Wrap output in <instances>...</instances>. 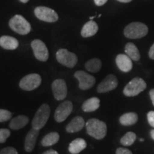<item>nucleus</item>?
<instances>
[{
	"instance_id": "nucleus-1",
	"label": "nucleus",
	"mask_w": 154,
	"mask_h": 154,
	"mask_svg": "<svg viewBox=\"0 0 154 154\" xmlns=\"http://www.w3.org/2000/svg\"><path fill=\"white\" fill-rule=\"evenodd\" d=\"M87 134L97 140H101L107 133L106 124L103 121L96 119H91L86 124Z\"/></svg>"
},
{
	"instance_id": "nucleus-2",
	"label": "nucleus",
	"mask_w": 154,
	"mask_h": 154,
	"mask_svg": "<svg viewBox=\"0 0 154 154\" xmlns=\"http://www.w3.org/2000/svg\"><path fill=\"white\" fill-rule=\"evenodd\" d=\"M148 32V26L140 22H132L127 25L124 29L125 36L131 39L144 37Z\"/></svg>"
},
{
	"instance_id": "nucleus-3",
	"label": "nucleus",
	"mask_w": 154,
	"mask_h": 154,
	"mask_svg": "<svg viewBox=\"0 0 154 154\" xmlns=\"http://www.w3.org/2000/svg\"><path fill=\"white\" fill-rule=\"evenodd\" d=\"M9 25L11 29L21 35H26L32 29L29 22L24 17L18 14L15 15L9 20Z\"/></svg>"
},
{
	"instance_id": "nucleus-4",
	"label": "nucleus",
	"mask_w": 154,
	"mask_h": 154,
	"mask_svg": "<svg viewBox=\"0 0 154 154\" xmlns=\"http://www.w3.org/2000/svg\"><path fill=\"white\" fill-rule=\"evenodd\" d=\"M50 116V107L47 103H44L35 113L32 120V127L36 130L42 129L45 126Z\"/></svg>"
},
{
	"instance_id": "nucleus-5",
	"label": "nucleus",
	"mask_w": 154,
	"mask_h": 154,
	"mask_svg": "<svg viewBox=\"0 0 154 154\" xmlns=\"http://www.w3.org/2000/svg\"><path fill=\"white\" fill-rule=\"evenodd\" d=\"M146 88V83L141 78H134L125 86L124 94L128 97L136 96L143 91Z\"/></svg>"
},
{
	"instance_id": "nucleus-6",
	"label": "nucleus",
	"mask_w": 154,
	"mask_h": 154,
	"mask_svg": "<svg viewBox=\"0 0 154 154\" xmlns=\"http://www.w3.org/2000/svg\"><path fill=\"white\" fill-rule=\"evenodd\" d=\"M56 57L59 63L68 68H74L78 61V58L74 53L70 52L65 49L58 50Z\"/></svg>"
},
{
	"instance_id": "nucleus-7",
	"label": "nucleus",
	"mask_w": 154,
	"mask_h": 154,
	"mask_svg": "<svg viewBox=\"0 0 154 154\" xmlns=\"http://www.w3.org/2000/svg\"><path fill=\"white\" fill-rule=\"evenodd\" d=\"M42 83V77L37 74H31L21 79L19 87L24 91H32L40 86Z\"/></svg>"
},
{
	"instance_id": "nucleus-8",
	"label": "nucleus",
	"mask_w": 154,
	"mask_h": 154,
	"mask_svg": "<svg viewBox=\"0 0 154 154\" xmlns=\"http://www.w3.org/2000/svg\"><path fill=\"white\" fill-rule=\"evenodd\" d=\"M35 16L40 20L46 22H55L59 19L57 12L47 7H38L34 9Z\"/></svg>"
},
{
	"instance_id": "nucleus-9",
	"label": "nucleus",
	"mask_w": 154,
	"mask_h": 154,
	"mask_svg": "<svg viewBox=\"0 0 154 154\" xmlns=\"http://www.w3.org/2000/svg\"><path fill=\"white\" fill-rule=\"evenodd\" d=\"M73 110V104L70 101H63L56 109L54 113L55 121L58 123L64 121L68 118Z\"/></svg>"
},
{
	"instance_id": "nucleus-10",
	"label": "nucleus",
	"mask_w": 154,
	"mask_h": 154,
	"mask_svg": "<svg viewBox=\"0 0 154 154\" xmlns=\"http://www.w3.org/2000/svg\"><path fill=\"white\" fill-rule=\"evenodd\" d=\"M32 49H33L34 54L36 59L41 61H46L49 58V51L43 42L39 39H35L31 43Z\"/></svg>"
},
{
	"instance_id": "nucleus-11",
	"label": "nucleus",
	"mask_w": 154,
	"mask_h": 154,
	"mask_svg": "<svg viewBox=\"0 0 154 154\" xmlns=\"http://www.w3.org/2000/svg\"><path fill=\"white\" fill-rule=\"evenodd\" d=\"M74 77L79 81V87L82 90L89 89L96 83V79L84 71H77L75 72Z\"/></svg>"
},
{
	"instance_id": "nucleus-12",
	"label": "nucleus",
	"mask_w": 154,
	"mask_h": 154,
	"mask_svg": "<svg viewBox=\"0 0 154 154\" xmlns=\"http://www.w3.org/2000/svg\"><path fill=\"white\" fill-rule=\"evenodd\" d=\"M52 91L54 98L58 101H62L67 96V86L63 79H56L52 83Z\"/></svg>"
},
{
	"instance_id": "nucleus-13",
	"label": "nucleus",
	"mask_w": 154,
	"mask_h": 154,
	"mask_svg": "<svg viewBox=\"0 0 154 154\" xmlns=\"http://www.w3.org/2000/svg\"><path fill=\"white\" fill-rule=\"evenodd\" d=\"M118 80L113 74H109L98 85V93H106L112 91L118 86Z\"/></svg>"
},
{
	"instance_id": "nucleus-14",
	"label": "nucleus",
	"mask_w": 154,
	"mask_h": 154,
	"mask_svg": "<svg viewBox=\"0 0 154 154\" xmlns=\"http://www.w3.org/2000/svg\"><path fill=\"white\" fill-rule=\"evenodd\" d=\"M132 59L126 54H119L116 58L117 66L123 72H128L133 68Z\"/></svg>"
},
{
	"instance_id": "nucleus-15",
	"label": "nucleus",
	"mask_w": 154,
	"mask_h": 154,
	"mask_svg": "<svg viewBox=\"0 0 154 154\" xmlns=\"http://www.w3.org/2000/svg\"><path fill=\"white\" fill-rule=\"evenodd\" d=\"M38 131L32 128L26 135L24 141V149L26 152H32L34 150L38 136Z\"/></svg>"
},
{
	"instance_id": "nucleus-16",
	"label": "nucleus",
	"mask_w": 154,
	"mask_h": 154,
	"mask_svg": "<svg viewBox=\"0 0 154 154\" xmlns=\"http://www.w3.org/2000/svg\"><path fill=\"white\" fill-rule=\"evenodd\" d=\"M85 122L82 116H76L69 123L66 127V130L69 133H76L80 131L84 128Z\"/></svg>"
},
{
	"instance_id": "nucleus-17",
	"label": "nucleus",
	"mask_w": 154,
	"mask_h": 154,
	"mask_svg": "<svg viewBox=\"0 0 154 154\" xmlns=\"http://www.w3.org/2000/svg\"><path fill=\"white\" fill-rule=\"evenodd\" d=\"M98 30H99V26L94 21H89V22H86L83 26L81 34L83 37H90L97 33Z\"/></svg>"
},
{
	"instance_id": "nucleus-18",
	"label": "nucleus",
	"mask_w": 154,
	"mask_h": 154,
	"mask_svg": "<svg viewBox=\"0 0 154 154\" xmlns=\"http://www.w3.org/2000/svg\"><path fill=\"white\" fill-rule=\"evenodd\" d=\"M0 46L5 49L14 50L19 47V42L12 36H2L0 37Z\"/></svg>"
},
{
	"instance_id": "nucleus-19",
	"label": "nucleus",
	"mask_w": 154,
	"mask_h": 154,
	"mask_svg": "<svg viewBox=\"0 0 154 154\" xmlns=\"http://www.w3.org/2000/svg\"><path fill=\"white\" fill-rule=\"evenodd\" d=\"M86 140L83 138H78L71 142L69 146V151L72 154H78L86 148Z\"/></svg>"
},
{
	"instance_id": "nucleus-20",
	"label": "nucleus",
	"mask_w": 154,
	"mask_h": 154,
	"mask_svg": "<svg viewBox=\"0 0 154 154\" xmlns=\"http://www.w3.org/2000/svg\"><path fill=\"white\" fill-rule=\"evenodd\" d=\"M29 121V119L27 116L24 115H19L18 116L11 119L10 124H9V127L12 130L21 129L28 124Z\"/></svg>"
},
{
	"instance_id": "nucleus-21",
	"label": "nucleus",
	"mask_w": 154,
	"mask_h": 154,
	"mask_svg": "<svg viewBox=\"0 0 154 154\" xmlns=\"http://www.w3.org/2000/svg\"><path fill=\"white\" fill-rule=\"evenodd\" d=\"M100 106V100L97 97H92L86 100L82 104V110L84 112H93Z\"/></svg>"
},
{
	"instance_id": "nucleus-22",
	"label": "nucleus",
	"mask_w": 154,
	"mask_h": 154,
	"mask_svg": "<svg viewBox=\"0 0 154 154\" xmlns=\"http://www.w3.org/2000/svg\"><path fill=\"white\" fill-rule=\"evenodd\" d=\"M125 52H126V54L132 60L137 61L140 59V56L139 51H138L136 46L131 42L126 44V45L125 46Z\"/></svg>"
},
{
	"instance_id": "nucleus-23",
	"label": "nucleus",
	"mask_w": 154,
	"mask_h": 154,
	"mask_svg": "<svg viewBox=\"0 0 154 154\" xmlns=\"http://www.w3.org/2000/svg\"><path fill=\"white\" fill-rule=\"evenodd\" d=\"M119 121L123 126H131L138 121V115L133 112L124 113L120 117Z\"/></svg>"
},
{
	"instance_id": "nucleus-24",
	"label": "nucleus",
	"mask_w": 154,
	"mask_h": 154,
	"mask_svg": "<svg viewBox=\"0 0 154 154\" xmlns=\"http://www.w3.org/2000/svg\"><path fill=\"white\" fill-rule=\"evenodd\" d=\"M59 134L57 132H51L46 135L42 140V145L45 147L54 145L59 141Z\"/></svg>"
},
{
	"instance_id": "nucleus-25",
	"label": "nucleus",
	"mask_w": 154,
	"mask_h": 154,
	"mask_svg": "<svg viewBox=\"0 0 154 154\" xmlns=\"http://www.w3.org/2000/svg\"><path fill=\"white\" fill-rule=\"evenodd\" d=\"M101 61L97 58L90 59L85 63V68L87 71L92 73L98 72L101 68Z\"/></svg>"
},
{
	"instance_id": "nucleus-26",
	"label": "nucleus",
	"mask_w": 154,
	"mask_h": 154,
	"mask_svg": "<svg viewBox=\"0 0 154 154\" xmlns=\"http://www.w3.org/2000/svg\"><path fill=\"white\" fill-rule=\"evenodd\" d=\"M136 139V135L134 132H128L121 138V143L124 146H132Z\"/></svg>"
},
{
	"instance_id": "nucleus-27",
	"label": "nucleus",
	"mask_w": 154,
	"mask_h": 154,
	"mask_svg": "<svg viewBox=\"0 0 154 154\" xmlns=\"http://www.w3.org/2000/svg\"><path fill=\"white\" fill-rule=\"evenodd\" d=\"M11 113L6 109H0V122L7 121L11 118Z\"/></svg>"
},
{
	"instance_id": "nucleus-28",
	"label": "nucleus",
	"mask_w": 154,
	"mask_h": 154,
	"mask_svg": "<svg viewBox=\"0 0 154 154\" xmlns=\"http://www.w3.org/2000/svg\"><path fill=\"white\" fill-rule=\"evenodd\" d=\"M11 132L7 128H1L0 129V143H3L7 140L10 136Z\"/></svg>"
},
{
	"instance_id": "nucleus-29",
	"label": "nucleus",
	"mask_w": 154,
	"mask_h": 154,
	"mask_svg": "<svg viewBox=\"0 0 154 154\" xmlns=\"http://www.w3.org/2000/svg\"><path fill=\"white\" fill-rule=\"evenodd\" d=\"M0 154H18V152L13 147H6L0 151Z\"/></svg>"
},
{
	"instance_id": "nucleus-30",
	"label": "nucleus",
	"mask_w": 154,
	"mask_h": 154,
	"mask_svg": "<svg viewBox=\"0 0 154 154\" xmlns=\"http://www.w3.org/2000/svg\"><path fill=\"white\" fill-rule=\"evenodd\" d=\"M147 119L149 124L154 128V111H149L147 114Z\"/></svg>"
},
{
	"instance_id": "nucleus-31",
	"label": "nucleus",
	"mask_w": 154,
	"mask_h": 154,
	"mask_svg": "<svg viewBox=\"0 0 154 154\" xmlns=\"http://www.w3.org/2000/svg\"><path fill=\"white\" fill-rule=\"evenodd\" d=\"M116 154H133L130 150L124 148H118L116 151Z\"/></svg>"
},
{
	"instance_id": "nucleus-32",
	"label": "nucleus",
	"mask_w": 154,
	"mask_h": 154,
	"mask_svg": "<svg viewBox=\"0 0 154 154\" xmlns=\"http://www.w3.org/2000/svg\"><path fill=\"white\" fill-rule=\"evenodd\" d=\"M149 56L150 59H153L154 60V44L151 46V47L150 48L149 52Z\"/></svg>"
},
{
	"instance_id": "nucleus-33",
	"label": "nucleus",
	"mask_w": 154,
	"mask_h": 154,
	"mask_svg": "<svg viewBox=\"0 0 154 154\" xmlns=\"http://www.w3.org/2000/svg\"><path fill=\"white\" fill-rule=\"evenodd\" d=\"M108 0H94V2L97 6H102L106 3Z\"/></svg>"
},
{
	"instance_id": "nucleus-34",
	"label": "nucleus",
	"mask_w": 154,
	"mask_h": 154,
	"mask_svg": "<svg viewBox=\"0 0 154 154\" xmlns=\"http://www.w3.org/2000/svg\"><path fill=\"white\" fill-rule=\"evenodd\" d=\"M149 95H150V98H151V100L152 101V103H153V105L154 106V88L150 90Z\"/></svg>"
},
{
	"instance_id": "nucleus-35",
	"label": "nucleus",
	"mask_w": 154,
	"mask_h": 154,
	"mask_svg": "<svg viewBox=\"0 0 154 154\" xmlns=\"http://www.w3.org/2000/svg\"><path fill=\"white\" fill-rule=\"evenodd\" d=\"M42 154H59L58 153L57 151H56L55 150H53V149H50V150H48V151L44 152Z\"/></svg>"
},
{
	"instance_id": "nucleus-36",
	"label": "nucleus",
	"mask_w": 154,
	"mask_h": 154,
	"mask_svg": "<svg viewBox=\"0 0 154 154\" xmlns=\"http://www.w3.org/2000/svg\"><path fill=\"white\" fill-rule=\"evenodd\" d=\"M117 1L120 2H123V3H128L131 2L132 0H117Z\"/></svg>"
},
{
	"instance_id": "nucleus-37",
	"label": "nucleus",
	"mask_w": 154,
	"mask_h": 154,
	"mask_svg": "<svg viewBox=\"0 0 154 154\" xmlns=\"http://www.w3.org/2000/svg\"><path fill=\"white\" fill-rule=\"evenodd\" d=\"M150 134H151V136L152 139L154 140V129L151 131V132H150Z\"/></svg>"
},
{
	"instance_id": "nucleus-38",
	"label": "nucleus",
	"mask_w": 154,
	"mask_h": 154,
	"mask_svg": "<svg viewBox=\"0 0 154 154\" xmlns=\"http://www.w3.org/2000/svg\"><path fill=\"white\" fill-rule=\"evenodd\" d=\"M20 2H22V3H26V2H28L29 0H20Z\"/></svg>"
},
{
	"instance_id": "nucleus-39",
	"label": "nucleus",
	"mask_w": 154,
	"mask_h": 154,
	"mask_svg": "<svg viewBox=\"0 0 154 154\" xmlns=\"http://www.w3.org/2000/svg\"><path fill=\"white\" fill-rule=\"evenodd\" d=\"M140 141H144V139H143V138H140Z\"/></svg>"
}]
</instances>
